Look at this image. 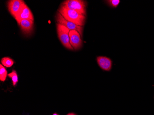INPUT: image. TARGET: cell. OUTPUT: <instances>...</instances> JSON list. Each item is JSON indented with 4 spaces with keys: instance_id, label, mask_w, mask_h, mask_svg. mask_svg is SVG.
I'll list each match as a JSON object with an SVG mask.
<instances>
[{
    "instance_id": "cell-1",
    "label": "cell",
    "mask_w": 154,
    "mask_h": 115,
    "mask_svg": "<svg viewBox=\"0 0 154 115\" xmlns=\"http://www.w3.org/2000/svg\"><path fill=\"white\" fill-rule=\"evenodd\" d=\"M58 12L66 20L69 21L81 26H83L85 25V15L74 10L68 9L62 5L59 9Z\"/></svg>"
},
{
    "instance_id": "cell-2",
    "label": "cell",
    "mask_w": 154,
    "mask_h": 115,
    "mask_svg": "<svg viewBox=\"0 0 154 115\" xmlns=\"http://www.w3.org/2000/svg\"><path fill=\"white\" fill-rule=\"evenodd\" d=\"M57 31L58 35L60 40L61 41L63 45L69 50H73L74 48L72 47L70 42L69 38V32L70 30H69L67 28L63 25L60 24H57Z\"/></svg>"
},
{
    "instance_id": "cell-3",
    "label": "cell",
    "mask_w": 154,
    "mask_h": 115,
    "mask_svg": "<svg viewBox=\"0 0 154 115\" xmlns=\"http://www.w3.org/2000/svg\"><path fill=\"white\" fill-rule=\"evenodd\" d=\"M62 5L68 9L74 10L83 15L86 14V4L84 1L67 0L65 1Z\"/></svg>"
},
{
    "instance_id": "cell-4",
    "label": "cell",
    "mask_w": 154,
    "mask_h": 115,
    "mask_svg": "<svg viewBox=\"0 0 154 115\" xmlns=\"http://www.w3.org/2000/svg\"><path fill=\"white\" fill-rule=\"evenodd\" d=\"M56 18H57L58 24L63 25L70 31H73V30L77 31V32H78L79 33L81 36H82L83 31V26H78L72 22L67 20L59 13H58L57 14Z\"/></svg>"
},
{
    "instance_id": "cell-5",
    "label": "cell",
    "mask_w": 154,
    "mask_h": 115,
    "mask_svg": "<svg viewBox=\"0 0 154 115\" xmlns=\"http://www.w3.org/2000/svg\"><path fill=\"white\" fill-rule=\"evenodd\" d=\"M21 0H11L8 2V8L11 15L15 18L25 5Z\"/></svg>"
},
{
    "instance_id": "cell-6",
    "label": "cell",
    "mask_w": 154,
    "mask_h": 115,
    "mask_svg": "<svg viewBox=\"0 0 154 115\" xmlns=\"http://www.w3.org/2000/svg\"><path fill=\"white\" fill-rule=\"evenodd\" d=\"M69 38L71 45L74 50H78L82 46V41L81 35L78 32L75 30L70 31Z\"/></svg>"
},
{
    "instance_id": "cell-7",
    "label": "cell",
    "mask_w": 154,
    "mask_h": 115,
    "mask_svg": "<svg viewBox=\"0 0 154 115\" xmlns=\"http://www.w3.org/2000/svg\"><path fill=\"white\" fill-rule=\"evenodd\" d=\"M15 19L18 24L21 21L23 20H31L34 21L32 14L26 4L23 6V8L15 17Z\"/></svg>"
},
{
    "instance_id": "cell-8",
    "label": "cell",
    "mask_w": 154,
    "mask_h": 115,
    "mask_svg": "<svg viewBox=\"0 0 154 115\" xmlns=\"http://www.w3.org/2000/svg\"><path fill=\"white\" fill-rule=\"evenodd\" d=\"M97 60L98 65L102 70L107 71L111 70L112 62L110 59L107 57L99 56L97 58Z\"/></svg>"
},
{
    "instance_id": "cell-9",
    "label": "cell",
    "mask_w": 154,
    "mask_h": 115,
    "mask_svg": "<svg viewBox=\"0 0 154 115\" xmlns=\"http://www.w3.org/2000/svg\"><path fill=\"white\" fill-rule=\"evenodd\" d=\"M19 25L22 32L25 35H29L32 32L33 29V20H23L21 21Z\"/></svg>"
},
{
    "instance_id": "cell-10",
    "label": "cell",
    "mask_w": 154,
    "mask_h": 115,
    "mask_svg": "<svg viewBox=\"0 0 154 115\" xmlns=\"http://www.w3.org/2000/svg\"><path fill=\"white\" fill-rule=\"evenodd\" d=\"M1 62L2 64L4 66L8 67V68H9V67L13 66L14 64V61H13V59H11L10 58H8V57L3 58L2 59Z\"/></svg>"
},
{
    "instance_id": "cell-11",
    "label": "cell",
    "mask_w": 154,
    "mask_h": 115,
    "mask_svg": "<svg viewBox=\"0 0 154 115\" xmlns=\"http://www.w3.org/2000/svg\"><path fill=\"white\" fill-rule=\"evenodd\" d=\"M8 76V71L3 65H0V80L4 82L6 80Z\"/></svg>"
},
{
    "instance_id": "cell-12",
    "label": "cell",
    "mask_w": 154,
    "mask_h": 115,
    "mask_svg": "<svg viewBox=\"0 0 154 115\" xmlns=\"http://www.w3.org/2000/svg\"><path fill=\"white\" fill-rule=\"evenodd\" d=\"M8 77L12 79V83L14 86H15L18 82V77L16 71L13 70L11 73L8 75Z\"/></svg>"
},
{
    "instance_id": "cell-13",
    "label": "cell",
    "mask_w": 154,
    "mask_h": 115,
    "mask_svg": "<svg viewBox=\"0 0 154 115\" xmlns=\"http://www.w3.org/2000/svg\"><path fill=\"white\" fill-rule=\"evenodd\" d=\"M107 2L110 6L114 8H117L121 2L120 0H109Z\"/></svg>"
},
{
    "instance_id": "cell-14",
    "label": "cell",
    "mask_w": 154,
    "mask_h": 115,
    "mask_svg": "<svg viewBox=\"0 0 154 115\" xmlns=\"http://www.w3.org/2000/svg\"><path fill=\"white\" fill-rule=\"evenodd\" d=\"M76 115V114H74V113H69V114H67V115Z\"/></svg>"
},
{
    "instance_id": "cell-15",
    "label": "cell",
    "mask_w": 154,
    "mask_h": 115,
    "mask_svg": "<svg viewBox=\"0 0 154 115\" xmlns=\"http://www.w3.org/2000/svg\"><path fill=\"white\" fill-rule=\"evenodd\" d=\"M53 115H58V114H57V113H54V114H53Z\"/></svg>"
}]
</instances>
